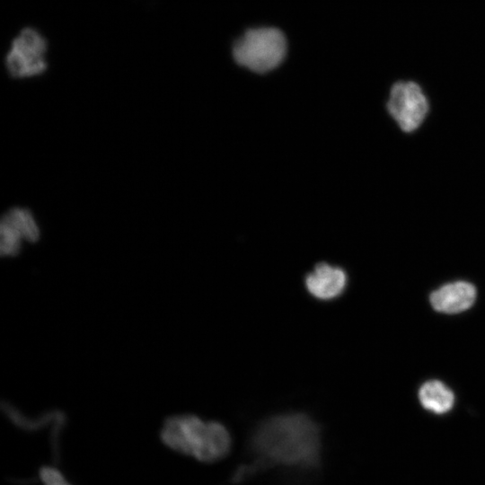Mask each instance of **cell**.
I'll use <instances>...</instances> for the list:
<instances>
[{
	"instance_id": "cell-1",
	"label": "cell",
	"mask_w": 485,
	"mask_h": 485,
	"mask_svg": "<svg viewBox=\"0 0 485 485\" xmlns=\"http://www.w3.org/2000/svg\"><path fill=\"white\" fill-rule=\"evenodd\" d=\"M255 463L243 466L236 479L260 467L314 468L321 462L322 436L318 424L300 412L278 414L261 421L251 438Z\"/></svg>"
},
{
	"instance_id": "cell-2",
	"label": "cell",
	"mask_w": 485,
	"mask_h": 485,
	"mask_svg": "<svg viewBox=\"0 0 485 485\" xmlns=\"http://www.w3.org/2000/svg\"><path fill=\"white\" fill-rule=\"evenodd\" d=\"M160 436L172 450L207 463L225 458L232 445L230 433L223 424L193 415L167 419Z\"/></svg>"
},
{
	"instance_id": "cell-3",
	"label": "cell",
	"mask_w": 485,
	"mask_h": 485,
	"mask_svg": "<svg viewBox=\"0 0 485 485\" xmlns=\"http://www.w3.org/2000/svg\"><path fill=\"white\" fill-rule=\"evenodd\" d=\"M287 40L277 28L262 27L247 31L234 44L236 62L257 73L277 67L285 58Z\"/></svg>"
},
{
	"instance_id": "cell-4",
	"label": "cell",
	"mask_w": 485,
	"mask_h": 485,
	"mask_svg": "<svg viewBox=\"0 0 485 485\" xmlns=\"http://www.w3.org/2000/svg\"><path fill=\"white\" fill-rule=\"evenodd\" d=\"M47 50V41L36 29L23 28L12 40L5 56L7 72L17 79L43 74L48 67Z\"/></svg>"
},
{
	"instance_id": "cell-5",
	"label": "cell",
	"mask_w": 485,
	"mask_h": 485,
	"mask_svg": "<svg viewBox=\"0 0 485 485\" xmlns=\"http://www.w3.org/2000/svg\"><path fill=\"white\" fill-rule=\"evenodd\" d=\"M387 110L402 131L410 133L424 121L429 103L416 82L399 81L390 90Z\"/></svg>"
},
{
	"instance_id": "cell-6",
	"label": "cell",
	"mask_w": 485,
	"mask_h": 485,
	"mask_svg": "<svg viewBox=\"0 0 485 485\" xmlns=\"http://www.w3.org/2000/svg\"><path fill=\"white\" fill-rule=\"evenodd\" d=\"M40 236V227L29 209L13 207L3 215L0 222V251L3 255H15L20 251L22 242H35Z\"/></svg>"
},
{
	"instance_id": "cell-7",
	"label": "cell",
	"mask_w": 485,
	"mask_h": 485,
	"mask_svg": "<svg viewBox=\"0 0 485 485\" xmlns=\"http://www.w3.org/2000/svg\"><path fill=\"white\" fill-rule=\"evenodd\" d=\"M348 283L345 270L338 266L322 262L304 278V286L314 298L329 301L343 294Z\"/></svg>"
},
{
	"instance_id": "cell-8",
	"label": "cell",
	"mask_w": 485,
	"mask_h": 485,
	"mask_svg": "<svg viewBox=\"0 0 485 485\" xmlns=\"http://www.w3.org/2000/svg\"><path fill=\"white\" fill-rule=\"evenodd\" d=\"M432 307L443 313H458L469 309L475 302L476 288L466 281L442 286L430 295Z\"/></svg>"
},
{
	"instance_id": "cell-9",
	"label": "cell",
	"mask_w": 485,
	"mask_h": 485,
	"mask_svg": "<svg viewBox=\"0 0 485 485\" xmlns=\"http://www.w3.org/2000/svg\"><path fill=\"white\" fill-rule=\"evenodd\" d=\"M419 399L426 410L436 414H443L452 409L454 395L445 384L432 380L426 382L420 387Z\"/></svg>"
},
{
	"instance_id": "cell-10",
	"label": "cell",
	"mask_w": 485,
	"mask_h": 485,
	"mask_svg": "<svg viewBox=\"0 0 485 485\" xmlns=\"http://www.w3.org/2000/svg\"><path fill=\"white\" fill-rule=\"evenodd\" d=\"M39 476L43 485H72L55 467L42 466L40 469Z\"/></svg>"
}]
</instances>
